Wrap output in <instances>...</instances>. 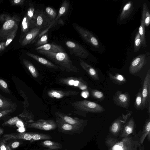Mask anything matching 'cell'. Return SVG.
<instances>
[{"mask_svg": "<svg viewBox=\"0 0 150 150\" xmlns=\"http://www.w3.org/2000/svg\"><path fill=\"white\" fill-rule=\"evenodd\" d=\"M71 105L75 110L74 112L82 116H86L88 112L99 113L105 111L103 107L100 105L86 100L76 101Z\"/></svg>", "mask_w": 150, "mask_h": 150, "instance_id": "obj_2", "label": "cell"}, {"mask_svg": "<svg viewBox=\"0 0 150 150\" xmlns=\"http://www.w3.org/2000/svg\"><path fill=\"white\" fill-rule=\"evenodd\" d=\"M142 45V40L141 36L138 32L135 36L134 45V52H137L139 49Z\"/></svg>", "mask_w": 150, "mask_h": 150, "instance_id": "obj_36", "label": "cell"}, {"mask_svg": "<svg viewBox=\"0 0 150 150\" xmlns=\"http://www.w3.org/2000/svg\"><path fill=\"white\" fill-rule=\"evenodd\" d=\"M12 109L5 110L0 111V118L13 112Z\"/></svg>", "mask_w": 150, "mask_h": 150, "instance_id": "obj_43", "label": "cell"}, {"mask_svg": "<svg viewBox=\"0 0 150 150\" xmlns=\"http://www.w3.org/2000/svg\"><path fill=\"white\" fill-rule=\"evenodd\" d=\"M142 89H140L136 96L134 103V107L137 110L142 109Z\"/></svg>", "mask_w": 150, "mask_h": 150, "instance_id": "obj_34", "label": "cell"}, {"mask_svg": "<svg viewBox=\"0 0 150 150\" xmlns=\"http://www.w3.org/2000/svg\"><path fill=\"white\" fill-rule=\"evenodd\" d=\"M3 141L5 142L11 139H21L30 141L32 139L31 133L21 132L7 134L3 136Z\"/></svg>", "mask_w": 150, "mask_h": 150, "instance_id": "obj_18", "label": "cell"}, {"mask_svg": "<svg viewBox=\"0 0 150 150\" xmlns=\"http://www.w3.org/2000/svg\"><path fill=\"white\" fill-rule=\"evenodd\" d=\"M91 93L92 97L99 101H101L104 99L103 93L98 90L92 89L91 91Z\"/></svg>", "mask_w": 150, "mask_h": 150, "instance_id": "obj_35", "label": "cell"}, {"mask_svg": "<svg viewBox=\"0 0 150 150\" xmlns=\"http://www.w3.org/2000/svg\"><path fill=\"white\" fill-rule=\"evenodd\" d=\"M23 1L21 0H14L13 1V3L14 4H19L23 3Z\"/></svg>", "mask_w": 150, "mask_h": 150, "instance_id": "obj_46", "label": "cell"}, {"mask_svg": "<svg viewBox=\"0 0 150 150\" xmlns=\"http://www.w3.org/2000/svg\"><path fill=\"white\" fill-rule=\"evenodd\" d=\"M60 83L67 86H73L85 90L88 88L87 83L81 78L68 77L59 79Z\"/></svg>", "mask_w": 150, "mask_h": 150, "instance_id": "obj_6", "label": "cell"}, {"mask_svg": "<svg viewBox=\"0 0 150 150\" xmlns=\"http://www.w3.org/2000/svg\"><path fill=\"white\" fill-rule=\"evenodd\" d=\"M17 29L14 30L6 38V41L4 42L5 47L8 45L14 38L16 34Z\"/></svg>", "mask_w": 150, "mask_h": 150, "instance_id": "obj_39", "label": "cell"}, {"mask_svg": "<svg viewBox=\"0 0 150 150\" xmlns=\"http://www.w3.org/2000/svg\"><path fill=\"white\" fill-rule=\"evenodd\" d=\"M133 5L132 2L129 1L124 5L120 16V21H122L129 16L133 9Z\"/></svg>", "mask_w": 150, "mask_h": 150, "instance_id": "obj_26", "label": "cell"}, {"mask_svg": "<svg viewBox=\"0 0 150 150\" xmlns=\"http://www.w3.org/2000/svg\"><path fill=\"white\" fill-rule=\"evenodd\" d=\"M17 28L18 26L15 21L11 19L6 21L0 29V39L6 40L7 37Z\"/></svg>", "mask_w": 150, "mask_h": 150, "instance_id": "obj_14", "label": "cell"}, {"mask_svg": "<svg viewBox=\"0 0 150 150\" xmlns=\"http://www.w3.org/2000/svg\"><path fill=\"white\" fill-rule=\"evenodd\" d=\"M41 145L43 147L47 148L50 149H58L62 147V145L57 142L50 140H45L40 143Z\"/></svg>", "mask_w": 150, "mask_h": 150, "instance_id": "obj_28", "label": "cell"}, {"mask_svg": "<svg viewBox=\"0 0 150 150\" xmlns=\"http://www.w3.org/2000/svg\"><path fill=\"white\" fill-rule=\"evenodd\" d=\"M18 125L20 126V127H21L22 126H23V125L22 122L21 121H19V120L18 121L17 124Z\"/></svg>", "mask_w": 150, "mask_h": 150, "instance_id": "obj_48", "label": "cell"}, {"mask_svg": "<svg viewBox=\"0 0 150 150\" xmlns=\"http://www.w3.org/2000/svg\"><path fill=\"white\" fill-rule=\"evenodd\" d=\"M0 89L5 93H10V91L7 83L5 81L0 78Z\"/></svg>", "mask_w": 150, "mask_h": 150, "instance_id": "obj_38", "label": "cell"}, {"mask_svg": "<svg viewBox=\"0 0 150 150\" xmlns=\"http://www.w3.org/2000/svg\"><path fill=\"white\" fill-rule=\"evenodd\" d=\"M145 26L144 17V15L142 14L141 24L139 28L138 33L141 36L142 45L144 47H146L147 46L145 37Z\"/></svg>", "mask_w": 150, "mask_h": 150, "instance_id": "obj_29", "label": "cell"}, {"mask_svg": "<svg viewBox=\"0 0 150 150\" xmlns=\"http://www.w3.org/2000/svg\"><path fill=\"white\" fill-rule=\"evenodd\" d=\"M135 150H137V149H136ZM139 150H144V147L143 146L142 147L140 148Z\"/></svg>", "mask_w": 150, "mask_h": 150, "instance_id": "obj_51", "label": "cell"}, {"mask_svg": "<svg viewBox=\"0 0 150 150\" xmlns=\"http://www.w3.org/2000/svg\"><path fill=\"white\" fill-rule=\"evenodd\" d=\"M40 150H60V149H41Z\"/></svg>", "mask_w": 150, "mask_h": 150, "instance_id": "obj_50", "label": "cell"}, {"mask_svg": "<svg viewBox=\"0 0 150 150\" xmlns=\"http://www.w3.org/2000/svg\"><path fill=\"white\" fill-rule=\"evenodd\" d=\"M27 127L49 131L55 129L57 125L55 121L53 120L40 119L29 124Z\"/></svg>", "mask_w": 150, "mask_h": 150, "instance_id": "obj_5", "label": "cell"}, {"mask_svg": "<svg viewBox=\"0 0 150 150\" xmlns=\"http://www.w3.org/2000/svg\"><path fill=\"white\" fill-rule=\"evenodd\" d=\"M47 39V34L44 35L38 40L37 43L35 44V45L39 47L46 44L48 42Z\"/></svg>", "mask_w": 150, "mask_h": 150, "instance_id": "obj_37", "label": "cell"}, {"mask_svg": "<svg viewBox=\"0 0 150 150\" xmlns=\"http://www.w3.org/2000/svg\"><path fill=\"white\" fill-rule=\"evenodd\" d=\"M146 58L144 54H140L134 58L129 67V73L134 75L138 72L145 64Z\"/></svg>", "mask_w": 150, "mask_h": 150, "instance_id": "obj_13", "label": "cell"}, {"mask_svg": "<svg viewBox=\"0 0 150 150\" xmlns=\"http://www.w3.org/2000/svg\"><path fill=\"white\" fill-rule=\"evenodd\" d=\"M35 50H41L52 52H64V49L62 46L53 43H47L38 47Z\"/></svg>", "mask_w": 150, "mask_h": 150, "instance_id": "obj_22", "label": "cell"}, {"mask_svg": "<svg viewBox=\"0 0 150 150\" xmlns=\"http://www.w3.org/2000/svg\"><path fill=\"white\" fill-rule=\"evenodd\" d=\"M79 64L83 69L92 78L96 80H99L98 75L96 69L82 59H80Z\"/></svg>", "mask_w": 150, "mask_h": 150, "instance_id": "obj_21", "label": "cell"}, {"mask_svg": "<svg viewBox=\"0 0 150 150\" xmlns=\"http://www.w3.org/2000/svg\"><path fill=\"white\" fill-rule=\"evenodd\" d=\"M0 150H11L10 148L6 145L3 141H1L0 144Z\"/></svg>", "mask_w": 150, "mask_h": 150, "instance_id": "obj_44", "label": "cell"}, {"mask_svg": "<svg viewBox=\"0 0 150 150\" xmlns=\"http://www.w3.org/2000/svg\"><path fill=\"white\" fill-rule=\"evenodd\" d=\"M51 19L43 11L35 12V26L36 27H44L49 26L52 23Z\"/></svg>", "mask_w": 150, "mask_h": 150, "instance_id": "obj_15", "label": "cell"}, {"mask_svg": "<svg viewBox=\"0 0 150 150\" xmlns=\"http://www.w3.org/2000/svg\"><path fill=\"white\" fill-rule=\"evenodd\" d=\"M131 113L129 112L126 115L123 114L122 117H119L117 118L112 123L110 127V130L111 133L113 135H117L123 127Z\"/></svg>", "mask_w": 150, "mask_h": 150, "instance_id": "obj_11", "label": "cell"}, {"mask_svg": "<svg viewBox=\"0 0 150 150\" xmlns=\"http://www.w3.org/2000/svg\"><path fill=\"white\" fill-rule=\"evenodd\" d=\"M112 99L114 103L120 107L127 109L129 106L130 96L127 92L123 93L118 90L113 96Z\"/></svg>", "mask_w": 150, "mask_h": 150, "instance_id": "obj_9", "label": "cell"}, {"mask_svg": "<svg viewBox=\"0 0 150 150\" xmlns=\"http://www.w3.org/2000/svg\"><path fill=\"white\" fill-rule=\"evenodd\" d=\"M46 12L48 16L52 20H54L57 15L56 12L53 8L50 7H48L45 8Z\"/></svg>", "mask_w": 150, "mask_h": 150, "instance_id": "obj_40", "label": "cell"}, {"mask_svg": "<svg viewBox=\"0 0 150 150\" xmlns=\"http://www.w3.org/2000/svg\"><path fill=\"white\" fill-rule=\"evenodd\" d=\"M32 139L30 142L38 140L51 139L52 138L51 136L49 134L41 133H31Z\"/></svg>", "mask_w": 150, "mask_h": 150, "instance_id": "obj_31", "label": "cell"}, {"mask_svg": "<svg viewBox=\"0 0 150 150\" xmlns=\"http://www.w3.org/2000/svg\"><path fill=\"white\" fill-rule=\"evenodd\" d=\"M79 92L72 90L63 91L56 90H51L47 92L48 96L53 98L60 99L71 96L78 95Z\"/></svg>", "mask_w": 150, "mask_h": 150, "instance_id": "obj_17", "label": "cell"}, {"mask_svg": "<svg viewBox=\"0 0 150 150\" xmlns=\"http://www.w3.org/2000/svg\"><path fill=\"white\" fill-rule=\"evenodd\" d=\"M69 3L66 0L63 2L59 9L57 17L52 22L50 25L48 26L47 28L40 33L38 35V38H40L41 36L43 35L44 34L48 31L49 30L54 24V23L56 22V21L67 11L69 8Z\"/></svg>", "mask_w": 150, "mask_h": 150, "instance_id": "obj_20", "label": "cell"}, {"mask_svg": "<svg viewBox=\"0 0 150 150\" xmlns=\"http://www.w3.org/2000/svg\"><path fill=\"white\" fill-rule=\"evenodd\" d=\"M65 43L71 54L82 58H85L88 56V52L79 44L71 41H67Z\"/></svg>", "mask_w": 150, "mask_h": 150, "instance_id": "obj_8", "label": "cell"}, {"mask_svg": "<svg viewBox=\"0 0 150 150\" xmlns=\"http://www.w3.org/2000/svg\"><path fill=\"white\" fill-rule=\"evenodd\" d=\"M5 49V46L4 42L0 43V52L3 50Z\"/></svg>", "mask_w": 150, "mask_h": 150, "instance_id": "obj_47", "label": "cell"}, {"mask_svg": "<svg viewBox=\"0 0 150 150\" xmlns=\"http://www.w3.org/2000/svg\"><path fill=\"white\" fill-rule=\"evenodd\" d=\"M142 109H144L150 102V70L148 71L143 83L142 89Z\"/></svg>", "mask_w": 150, "mask_h": 150, "instance_id": "obj_10", "label": "cell"}, {"mask_svg": "<svg viewBox=\"0 0 150 150\" xmlns=\"http://www.w3.org/2000/svg\"><path fill=\"white\" fill-rule=\"evenodd\" d=\"M139 142L130 137H124L120 141L110 137L107 139L106 143L110 150H135L140 145Z\"/></svg>", "mask_w": 150, "mask_h": 150, "instance_id": "obj_3", "label": "cell"}, {"mask_svg": "<svg viewBox=\"0 0 150 150\" xmlns=\"http://www.w3.org/2000/svg\"><path fill=\"white\" fill-rule=\"evenodd\" d=\"M3 129L1 128H0V136L3 133Z\"/></svg>", "mask_w": 150, "mask_h": 150, "instance_id": "obj_49", "label": "cell"}, {"mask_svg": "<svg viewBox=\"0 0 150 150\" xmlns=\"http://www.w3.org/2000/svg\"><path fill=\"white\" fill-rule=\"evenodd\" d=\"M27 16L30 20L35 21V12L33 7L31 6L28 9L27 13Z\"/></svg>", "mask_w": 150, "mask_h": 150, "instance_id": "obj_42", "label": "cell"}, {"mask_svg": "<svg viewBox=\"0 0 150 150\" xmlns=\"http://www.w3.org/2000/svg\"><path fill=\"white\" fill-rule=\"evenodd\" d=\"M56 116L60 118L64 122L70 125L84 128L87 123L86 120H83L76 117L69 116L65 113L59 112L55 113Z\"/></svg>", "mask_w": 150, "mask_h": 150, "instance_id": "obj_7", "label": "cell"}, {"mask_svg": "<svg viewBox=\"0 0 150 150\" xmlns=\"http://www.w3.org/2000/svg\"><path fill=\"white\" fill-rule=\"evenodd\" d=\"M19 120V119L17 117H15L4 122L3 124V125H14L16 124Z\"/></svg>", "mask_w": 150, "mask_h": 150, "instance_id": "obj_41", "label": "cell"}, {"mask_svg": "<svg viewBox=\"0 0 150 150\" xmlns=\"http://www.w3.org/2000/svg\"><path fill=\"white\" fill-rule=\"evenodd\" d=\"M35 27V21L29 19L27 16L24 17L21 23V30L25 34Z\"/></svg>", "mask_w": 150, "mask_h": 150, "instance_id": "obj_25", "label": "cell"}, {"mask_svg": "<svg viewBox=\"0 0 150 150\" xmlns=\"http://www.w3.org/2000/svg\"><path fill=\"white\" fill-rule=\"evenodd\" d=\"M43 28L40 27H35L26 34L21 43V45L24 46L34 42L38 37Z\"/></svg>", "mask_w": 150, "mask_h": 150, "instance_id": "obj_16", "label": "cell"}, {"mask_svg": "<svg viewBox=\"0 0 150 150\" xmlns=\"http://www.w3.org/2000/svg\"><path fill=\"white\" fill-rule=\"evenodd\" d=\"M23 62L32 76L35 78H37L39 76L38 72L33 65L29 61L26 59H23Z\"/></svg>", "mask_w": 150, "mask_h": 150, "instance_id": "obj_30", "label": "cell"}, {"mask_svg": "<svg viewBox=\"0 0 150 150\" xmlns=\"http://www.w3.org/2000/svg\"><path fill=\"white\" fill-rule=\"evenodd\" d=\"M135 126V122L132 117L123 126L122 130L121 137H128L133 132Z\"/></svg>", "mask_w": 150, "mask_h": 150, "instance_id": "obj_23", "label": "cell"}, {"mask_svg": "<svg viewBox=\"0 0 150 150\" xmlns=\"http://www.w3.org/2000/svg\"><path fill=\"white\" fill-rule=\"evenodd\" d=\"M75 29L81 36L87 42L96 48H98L100 45L97 38L88 30L79 26H76Z\"/></svg>", "mask_w": 150, "mask_h": 150, "instance_id": "obj_12", "label": "cell"}, {"mask_svg": "<svg viewBox=\"0 0 150 150\" xmlns=\"http://www.w3.org/2000/svg\"><path fill=\"white\" fill-rule=\"evenodd\" d=\"M150 120L147 119L144 126L142 133L139 140V143L140 145L143 144L146 137L147 136L149 141L150 140Z\"/></svg>", "mask_w": 150, "mask_h": 150, "instance_id": "obj_27", "label": "cell"}, {"mask_svg": "<svg viewBox=\"0 0 150 150\" xmlns=\"http://www.w3.org/2000/svg\"><path fill=\"white\" fill-rule=\"evenodd\" d=\"M20 144V142L17 141H16L13 142L11 144V147L13 149H15L17 148Z\"/></svg>", "mask_w": 150, "mask_h": 150, "instance_id": "obj_45", "label": "cell"}, {"mask_svg": "<svg viewBox=\"0 0 150 150\" xmlns=\"http://www.w3.org/2000/svg\"><path fill=\"white\" fill-rule=\"evenodd\" d=\"M37 51L54 62L63 71L71 73L79 72V69L73 64L67 54L65 52H52L41 50Z\"/></svg>", "mask_w": 150, "mask_h": 150, "instance_id": "obj_1", "label": "cell"}, {"mask_svg": "<svg viewBox=\"0 0 150 150\" xmlns=\"http://www.w3.org/2000/svg\"><path fill=\"white\" fill-rule=\"evenodd\" d=\"M55 121L59 132L63 134L71 135L76 133L80 134L83 129L69 124L56 116Z\"/></svg>", "mask_w": 150, "mask_h": 150, "instance_id": "obj_4", "label": "cell"}, {"mask_svg": "<svg viewBox=\"0 0 150 150\" xmlns=\"http://www.w3.org/2000/svg\"><path fill=\"white\" fill-rule=\"evenodd\" d=\"M108 75L110 79L115 83L122 84L126 82L124 77L120 74H116L115 75H113L109 73Z\"/></svg>", "mask_w": 150, "mask_h": 150, "instance_id": "obj_32", "label": "cell"}, {"mask_svg": "<svg viewBox=\"0 0 150 150\" xmlns=\"http://www.w3.org/2000/svg\"><path fill=\"white\" fill-rule=\"evenodd\" d=\"M17 107L15 103L0 94V111L10 109L14 110Z\"/></svg>", "mask_w": 150, "mask_h": 150, "instance_id": "obj_24", "label": "cell"}, {"mask_svg": "<svg viewBox=\"0 0 150 150\" xmlns=\"http://www.w3.org/2000/svg\"><path fill=\"white\" fill-rule=\"evenodd\" d=\"M26 54L37 62L47 67L55 69H59L62 70V69L59 66L54 64L47 59L39 56L28 52H26Z\"/></svg>", "mask_w": 150, "mask_h": 150, "instance_id": "obj_19", "label": "cell"}, {"mask_svg": "<svg viewBox=\"0 0 150 150\" xmlns=\"http://www.w3.org/2000/svg\"><path fill=\"white\" fill-rule=\"evenodd\" d=\"M142 14L144 16L145 25L149 26L150 23V14L149 9L145 3H144L143 5Z\"/></svg>", "mask_w": 150, "mask_h": 150, "instance_id": "obj_33", "label": "cell"}]
</instances>
